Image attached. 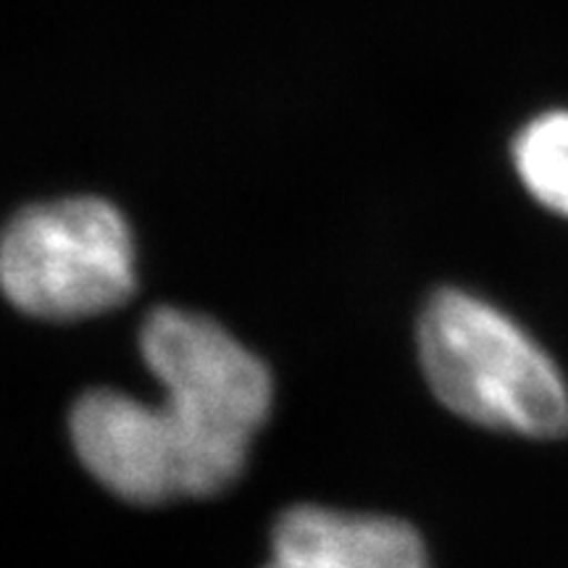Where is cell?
I'll use <instances>...</instances> for the list:
<instances>
[{
  "instance_id": "1",
  "label": "cell",
  "mask_w": 568,
  "mask_h": 568,
  "mask_svg": "<svg viewBox=\"0 0 568 568\" xmlns=\"http://www.w3.org/2000/svg\"><path fill=\"white\" fill-rule=\"evenodd\" d=\"M140 351L166 389L163 410L182 437L190 497L222 493L272 410V374L216 322L180 308L145 318Z\"/></svg>"
},
{
  "instance_id": "2",
  "label": "cell",
  "mask_w": 568,
  "mask_h": 568,
  "mask_svg": "<svg viewBox=\"0 0 568 568\" xmlns=\"http://www.w3.org/2000/svg\"><path fill=\"white\" fill-rule=\"evenodd\" d=\"M418 353L439 403L468 422L527 437L568 432V387L550 355L479 297L443 290L418 322Z\"/></svg>"
},
{
  "instance_id": "3",
  "label": "cell",
  "mask_w": 568,
  "mask_h": 568,
  "mask_svg": "<svg viewBox=\"0 0 568 568\" xmlns=\"http://www.w3.org/2000/svg\"><path fill=\"white\" fill-rule=\"evenodd\" d=\"M0 280L24 314L59 322L103 314L134 293L130 226L101 197L32 205L6 226Z\"/></svg>"
},
{
  "instance_id": "4",
  "label": "cell",
  "mask_w": 568,
  "mask_h": 568,
  "mask_svg": "<svg viewBox=\"0 0 568 568\" xmlns=\"http://www.w3.org/2000/svg\"><path fill=\"white\" fill-rule=\"evenodd\" d=\"M71 439L92 477L122 500L159 506L190 497L187 456L163 406L92 389L71 410Z\"/></svg>"
},
{
  "instance_id": "5",
  "label": "cell",
  "mask_w": 568,
  "mask_h": 568,
  "mask_svg": "<svg viewBox=\"0 0 568 568\" xmlns=\"http://www.w3.org/2000/svg\"><path fill=\"white\" fill-rule=\"evenodd\" d=\"M266 568H429L422 537L385 516L318 506L284 510Z\"/></svg>"
},
{
  "instance_id": "6",
  "label": "cell",
  "mask_w": 568,
  "mask_h": 568,
  "mask_svg": "<svg viewBox=\"0 0 568 568\" xmlns=\"http://www.w3.org/2000/svg\"><path fill=\"white\" fill-rule=\"evenodd\" d=\"M514 161L529 193L568 219V111H548L524 126Z\"/></svg>"
}]
</instances>
